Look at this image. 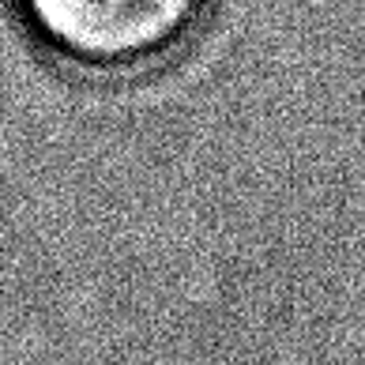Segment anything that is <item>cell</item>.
Segmentation results:
<instances>
[{
	"mask_svg": "<svg viewBox=\"0 0 365 365\" xmlns=\"http://www.w3.org/2000/svg\"><path fill=\"white\" fill-rule=\"evenodd\" d=\"M211 0H23L38 42L72 68L147 72L173 61L204 26Z\"/></svg>",
	"mask_w": 365,
	"mask_h": 365,
	"instance_id": "6da1fadb",
	"label": "cell"
}]
</instances>
